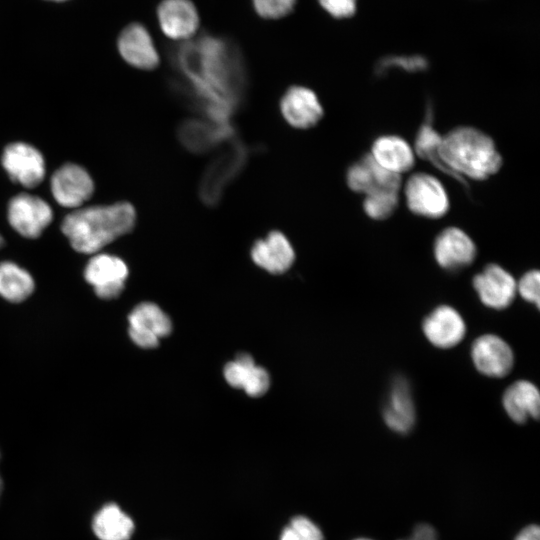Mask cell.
<instances>
[{
	"instance_id": "obj_32",
	"label": "cell",
	"mask_w": 540,
	"mask_h": 540,
	"mask_svg": "<svg viewBox=\"0 0 540 540\" xmlns=\"http://www.w3.org/2000/svg\"><path fill=\"white\" fill-rule=\"evenodd\" d=\"M516 291L527 302L533 303L539 308L540 304V274L538 270H531L525 273L518 284Z\"/></svg>"
},
{
	"instance_id": "obj_7",
	"label": "cell",
	"mask_w": 540,
	"mask_h": 540,
	"mask_svg": "<svg viewBox=\"0 0 540 540\" xmlns=\"http://www.w3.org/2000/svg\"><path fill=\"white\" fill-rule=\"evenodd\" d=\"M51 207L43 199L21 193L11 199L8 205L10 225L26 238H37L52 221Z\"/></svg>"
},
{
	"instance_id": "obj_25",
	"label": "cell",
	"mask_w": 540,
	"mask_h": 540,
	"mask_svg": "<svg viewBox=\"0 0 540 540\" xmlns=\"http://www.w3.org/2000/svg\"><path fill=\"white\" fill-rule=\"evenodd\" d=\"M92 528L99 540H129L134 522L117 504L109 503L95 514Z\"/></svg>"
},
{
	"instance_id": "obj_26",
	"label": "cell",
	"mask_w": 540,
	"mask_h": 540,
	"mask_svg": "<svg viewBox=\"0 0 540 540\" xmlns=\"http://www.w3.org/2000/svg\"><path fill=\"white\" fill-rule=\"evenodd\" d=\"M35 283L28 271L17 264L0 263V296L12 303L26 300L34 291Z\"/></svg>"
},
{
	"instance_id": "obj_4",
	"label": "cell",
	"mask_w": 540,
	"mask_h": 540,
	"mask_svg": "<svg viewBox=\"0 0 540 540\" xmlns=\"http://www.w3.org/2000/svg\"><path fill=\"white\" fill-rule=\"evenodd\" d=\"M247 158V148L233 137L219 147L199 184V196L205 205L214 206L219 203L226 187L244 168Z\"/></svg>"
},
{
	"instance_id": "obj_23",
	"label": "cell",
	"mask_w": 540,
	"mask_h": 540,
	"mask_svg": "<svg viewBox=\"0 0 540 540\" xmlns=\"http://www.w3.org/2000/svg\"><path fill=\"white\" fill-rule=\"evenodd\" d=\"M502 403L508 416L516 423L539 417L540 394L530 381L519 380L511 384L503 394Z\"/></svg>"
},
{
	"instance_id": "obj_1",
	"label": "cell",
	"mask_w": 540,
	"mask_h": 540,
	"mask_svg": "<svg viewBox=\"0 0 540 540\" xmlns=\"http://www.w3.org/2000/svg\"><path fill=\"white\" fill-rule=\"evenodd\" d=\"M174 59L184 77V97L207 119L227 123L247 85L236 46L224 38L204 35L179 46Z\"/></svg>"
},
{
	"instance_id": "obj_13",
	"label": "cell",
	"mask_w": 540,
	"mask_h": 540,
	"mask_svg": "<svg viewBox=\"0 0 540 540\" xmlns=\"http://www.w3.org/2000/svg\"><path fill=\"white\" fill-rule=\"evenodd\" d=\"M473 287L485 306L498 310L507 308L517 292L513 276L497 264H489L476 274Z\"/></svg>"
},
{
	"instance_id": "obj_14",
	"label": "cell",
	"mask_w": 540,
	"mask_h": 540,
	"mask_svg": "<svg viewBox=\"0 0 540 540\" xmlns=\"http://www.w3.org/2000/svg\"><path fill=\"white\" fill-rule=\"evenodd\" d=\"M233 137V128L228 123L210 119H189L180 124L178 138L181 144L193 153H206L219 148Z\"/></svg>"
},
{
	"instance_id": "obj_37",
	"label": "cell",
	"mask_w": 540,
	"mask_h": 540,
	"mask_svg": "<svg viewBox=\"0 0 540 540\" xmlns=\"http://www.w3.org/2000/svg\"><path fill=\"white\" fill-rule=\"evenodd\" d=\"M354 540H373V539H369V538H356Z\"/></svg>"
},
{
	"instance_id": "obj_18",
	"label": "cell",
	"mask_w": 540,
	"mask_h": 540,
	"mask_svg": "<svg viewBox=\"0 0 540 540\" xmlns=\"http://www.w3.org/2000/svg\"><path fill=\"white\" fill-rule=\"evenodd\" d=\"M476 253L472 239L459 228L448 227L435 239V259L446 270H459L470 265Z\"/></svg>"
},
{
	"instance_id": "obj_21",
	"label": "cell",
	"mask_w": 540,
	"mask_h": 540,
	"mask_svg": "<svg viewBox=\"0 0 540 540\" xmlns=\"http://www.w3.org/2000/svg\"><path fill=\"white\" fill-rule=\"evenodd\" d=\"M224 377L229 385L244 390L252 397L262 396L270 385L268 372L257 366L253 358L245 353L225 366Z\"/></svg>"
},
{
	"instance_id": "obj_5",
	"label": "cell",
	"mask_w": 540,
	"mask_h": 540,
	"mask_svg": "<svg viewBox=\"0 0 540 540\" xmlns=\"http://www.w3.org/2000/svg\"><path fill=\"white\" fill-rule=\"evenodd\" d=\"M405 195L410 211L426 218H441L449 209L443 185L427 173L413 174L405 185Z\"/></svg>"
},
{
	"instance_id": "obj_6",
	"label": "cell",
	"mask_w": 540,
	"mask_h": 540,
	"mask_svg": "<svg viewBox=\"0 0 540 540\" xmlns=\"http://www.w3.org/2000/svg\"><path fill=\"white\" fill-rule=\"evenodd\" d=\"M128 333L139 347L149 349L158 345L159 340L170 334L172 323L168 315L156 304L143 302L128 316Z\"/></svg>"
},
{
	"instance_id": "obj_31",
	"label": "cell",
	"mask_w": 540,
	"mask_h": 540,
	"mask_svg": "<svg viewBox=\"0 0 540 540\" xmlns=\"http://www.w3.org/2000/svg\"><path fill=\"white\" fill-rule=\"evenodd\" d=\"M297 0H252L255 12L265 19H280L291 13Z\"/></svg>"
},
{
	"instance_id": "obj_30",
	"label": "cell",
	"mask_w": 540,
	"mask_h": 540,
	"mask_svg": "<svg viewBox=\"0 0 540 540\" xmlns=\"http://www.w3.org/2000/svg\"><path fill=\"white\" fill-rule=\"evenodd\" d=\"M428 61L421 55H392L382 58L377 64L379 74L390 69H400L406 72H419L427 69Z\"/></svg>"
},
{
	"instance_id": "obj_20",
	"label": "cell",
	"mask_w": 540,
	"mask_h": 540,
	"mask_svg": "<svg viewBox=\"0 0 540 540\" xmlns=\"http://www.w3.org/2000/svg\"><path fill=\"white\" fill-rule=\"evenodd\" d=\"M251 257L256 265L267 272L282 274L293 264L295 253L283 233L272 231L264 239L254 243Z\"/></svg>"
},
{
	"instance_id": "obj_22",
	"label": "cell",
	"mask_w": 540,
	"mask_h": 540,
	"mask_svg": "<svg viewBox=\"0 0 540 540\" xmlns=\"http://www.w3.org/2000/svg\"><path fill=\"white\" fill-rule=\"evenodd\" d=\"M386 425L394 432L408 433L415 423V407L407 381L397 378L383 410Z\"/></svg>"
},
{
	"instance_id": "obj_33",
	"label": "cell",
	"mask_w": 540,
	"mask_h": 540,
	"mask_svg": "<svg viewBox=\"0 0 540 540\" xmlns=\"http://www.w3.org/2000/svg\"><path fill=\"white\" fill-rule=\"evenodd\" d=\"M322 9L331 17L343 20L357 13L358 0H317Z\"/></svg>"
},
{
	"instance_id": "obj_8",
	"label": "cell",
	"mask_w": 540,
	"mask_h": 540,
	"mask_svg": "<svg viewBox=\"0 0 540 540\" xmlns=\"http://www.w3.org/2000/svg\"><path fill=\"white\" fill-rule=\"evenodd\" d=\"M84 277L99 298L110 300L122 293L128 267L116 256L97 254L86 265Z\"/></svg>"
},
{
	"instance_id": "obj_16",
	"label": "cell",
	"mask_w": 540,
	"mask_h": 540,
	"mask_svg": "<svg viewBox=\"0 0 540 540\" xmlns=\"http://www.w3.org/2000/svg\"><path fill=\"white\" fill-rule=\"evenodd\" d=\"M281 113L288 124L298 129L315 126L323 117L316 94L304 86H292L280 100Z\"/></svg>"
},
{
	"instance_id": "obj_38",
	"label": "cell",
	"mask_w": 540,
	"mask_h": 540,
	"mask_svg": "<svg viewBox=\"0 0 540 540\" xmlns=\"http://www.w3.org/2000/svg\"><path fill=\"white\" fill-rule=\"evenodd\" d=\"M1 491H2V479L0 477V494H1Z\"/></svg>"
},
{
	"instance_id": "obj_28",
	"label": "cell",
	"mask_w": 540,
	"mask_h": 540,
	"mask_svg": "<svg viewBox=\"0 0 540 540\" xmlns=\"http://www.w3.org/2000/svg\"><path fill=\"white\" fill-rule=\"evenodd\" d=\"M398 205L395 192H384L367 195L363 202L365 213L374 220H385L390 217Z\"/></svg>"
},
{
	"instance_id": "obj_3",
	"label": "cell",
	"mask_w": 540,
	"mask_h": 540,
	"mask_svg": "<svg viewBox=\"0 0 540 540\" xmlns=\"http://www.w3.org/2000/svg\"><path fill=\"white\" fill-rule=\"evenodd\" d=\"M439 156L447 174L462 180H484L497 173L502 157L493 140L473 127H457L442 137Z\"/></svg>"
},
{
	"instance_id": "obj_27",
	"label": "cell",
	"mask_w": 540,
	"mask_h": 540,
	"mask_svg": "<svg viewBox=\"0 0 540 540\" xmlns=\"http://www.w3.org/2000/svg\"><path fill=\"white\" fill-rule=\"evenodd\" d=\"M431 116L432 115L429 112L426 121L422 124L417 133L415 151L420 157L430 161L433 165L437 166V168L447 173L439 156L442 137L432 127Z\"/></svg>"
},
{
	"instance_id": "obj_15",
	"label": "cell",
	"mask_w": 540,
	"mask_h": 540,
	"mask_svg": "<svg viewBox=\"0 0 540 540\" xmlns=\"http://www.w3.org/2000/svg\"><path fill=\"white\" fill-rule=\"evenodd\" d=\"M162 32L172 40H190L199 27V14L191 0H162L157 8Z\"/></svg>"
},
{
	"instance_id": "obj_9",
	"label": "cell",
	"mask_w": 540,
	"mask_h": 540,
	"mask_svg": "<svg viewBox=\"0 0 540 540\" xmlns=\"http://www.w3.org/2000/svg\"><path fill=\"white\" fill-rule=\"evenodd\" d=\"M346 180L351 190L365 196L384 192L397 193L401 186V176L381 167L370 154L348 168Z\"/></svg>"
},
{
	"instance_id": "obj_2",
	"label": "cell",
	"mask_w": 540,
	"mask_h": 540,
	"mask_svg": "<svg viewBox=\"0 0 540 540\" xmlns=\"http://www.w3.org/2000/svg\"><path fill=\"white\" fill-rule=\"evenodd\" d=\"M135 221L134 207L119 202L77 209L64 218L61 229L74 250L92 254L130 232Z\"/></svg>"
},
{
	"instance_id": "obj_10",
	"label": "cell",
	"mask_w": 540,
	"mask_h": 540,
	"mask_svg": "<svg viewBox=\"0 0 540 540\" xmlns=\"http://www.w3.org/2000/svg\"><path fill=\"white\" fill-rule=\"evenodd\" d=\"M2 165L13 181L27 188L37 186L45 175L42 154L26 143L8 145L2 156Z\"/></svg>"
},
{
	"instance_id": "obj_36",
	"label": "cell",
	"mask_w": 540,
	"mask_h": 540,
	"mask_svg": "<svg viewBox=\"0 0 540 540\" xmlns=\"http://www.w3.org/2000/svg\"><path fill=\"white\" fill-rule=\"evenodd\" d=\"M3 243H4L3 238L0 235V248L3 246Z\"/></svg>"
},
{
	"instance_id": "obj_35",
	"label": "cell",
	"mask_w": 540,
	"mask_h": 540,
	"mask_svg": "<svg viewBox=\"0 0 540 540\" xmlns=\"http://www.w3.org/2000/svg\"><path fill=\"white\" fill-rule=\"evenodd\" d=\"M515 540H540V529L537 525H528L518 533Z\"/></svg>"
},
{
	"instance_id": "obj_17",
	"label": "cell",
	"mask_w": 540,
	"mask_h": 540,
	"mask_svg": "<svg viewBox=\"0 0 540 540\" xmlns=\"http://www.w3.org/2000/svg\"><path fill=\"white\" fill-rule=\"evenodd\" d=\"M423 333L438 348H452L462 341L466 333L465 322L453 307L441 305L425 317Z\"/></svg>"
},
{
	"instance_id": "obj_39",
	"label": "cell",
	"mask_w": 540,
	"mask_h": 540,
	"mask_svg": "<svg viewBox=\"0 0 540 540\" xmlns=\"http://www.w3.org/2000/svg\"><path fill=\"white\" fill-rule=\"evenodd\" d=\"M54 1H65V0H54Z\"/></svg>"
},
{
	"instance_id": "obj_29",
	"label": "cell",
	"mask_w": 540,
	"mask_h": 540,
	"mask_svg": "<svg viewBox=\"0 0 540 540\" xmlns=\"http://www.w3.org/2000/svg\"><path fill=\"white\" fill-rule=\"evenodd\" d=\"M280 540H325L321 529L309 518L299 515L283 529Z\"/></svg>"
},
{
	"instance_id": "obj_19",
	"label": "cell",
	"mask_w": 540,
	"mask_h": 540,
	"mask_svg": "<svg viewBox=\"0 0 540 540\" xmlns=\"http://www.w3.org/2000/svg\"><path fill=\"white\" fill-rule=\"evenodd\" d=\"M118 49L127 63L139 69H154L160 61L150 33L139 23L123 29L118 38Z\"/></svg>"
},
{
	"instance_id": "obj_34",
	"label": "cell",
	"mask_w": 540,
	"mask_h": 540,
	"mask_svg": "<svg viewBox=\"0 0 540 540\" xmlns=\"http://www.w3.org/2000/svg\"><path fill=\"white\" fill-rule=\"evenodd\" d=\"M404 540H438V535L433 526L421 523L413 529L410 537Z\"/></svg>"
},
{
	"instance_id": "obj_12",
	"label": "cell",
	"mask_w": 540,
	"mask_h": 540,
	"mask_svg": "<svg viewBox=\"0 0 540 540\" xmlns=\"http://www.w3.org/2000/svg\"><path fill=\"white\" fill-rule=\"evenodd\" d=\"M471 358L480 373L495 378L509 374L514 364L510 346L493 334H485L474 340Z\"/></svg>"
},
{
	"instance_id": "obj_24",
	"label": "cell",
	"mask_w": 540,
	"mask_h": 540,
	"mask_svg": "<svg viewBox=\"0 0 540 540\" xmlns=\"http://www.w3.org/2000/svg\"><path fill=\"white\" fill-rule=\"evenodd\" d=\"M373 159L384 169L401 174L414 166V152L402 138L393 135L382 136L372 145Z\"/></svg>"
},
{
	"instance_id": "obj_11",
	"label": "cell",
	"mask_w": 540,
	"mask_h": 540,
	"mask_svg": "<svg viewBox=\"0 0 540 540\" xmlns=\"http://www.w3.org/2000/svg\"><path fill=\"white\" fill-rule=\"evenodd\" d=\"M94 190L93 180L81 166L67 163L55 171L51 178V192L58 204L78 208Z\"/></svg>"
}]
</instances>
